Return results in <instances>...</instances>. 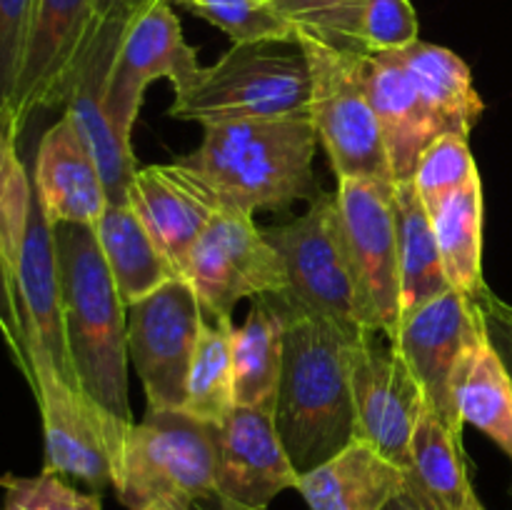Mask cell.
<instances>
[{
  "label": "cell",
  "instance_id": "obj_1",
  "mask_svg": "<svg viewBox=\"0 0 512 510\" xmlns=\"http://www.w3.org/2000/svg\"><path fill=\"white\" fill-rule=\"evenodd\" d=\"M368 333L323 318L290 320L275 425L298 473L318 468L355 440L353 370Z\"/></svg>",
  "mask_w": 512,
  "mask_h": 510
},
{
  "label": "cell",
  "instance_id": "obj_2",
  "mask_svg": "<svg viewBox=\"0 0 512 510\" xmlns=\"http://www.w3.org/2000/svg\"><path fill=\"white\" fill-rule=\"evenodd\" d=\"M65 338L80 388L133 423L128 400V305L120 298L93 225H53Z\"/></svg>",
  "mask_w": 512,
  "mask_h": 510
},
{
  "label": "cell",
  "instance_id": "obj_3",
  "mask_svg": "<svg viewBox=\"0 0 512 510\" xmlns=\"http://www.w3.org/2000/svg\"><path fill=\"white\" fill-rule=\"evenodd\" d=\"M318 133L310 118H258L205 125L183 158L218 193L223 208L253 215L320 195L313 173Z\"/></svg>",
  "mask_w": 512,
  "mask_h": 510
},
{
  "label": "cell",
  "instance_id": "obj_4",
  "mask_svg": "<svg viewBox=\"0 0 512 510\" xmlns=\"http://www.w3.org/2000/svg\"><path fill=\"white\" fill-rule=\"evenodd\" d=\"M170 115L203 128L233 120L310 118L308 60L298 43H233L175 90Z\"/></svg>",
  "mask_w": 512,
  "mask_h": 510
},
{
  "label": "cell",
  "instance_id": "obj_5",
  "mask_svg": "<svg viewBox=\"0 0 512 510\" xmlns=\"http://www.w3.org/2000/svg\"><path fill=\"white\" fill-rule=\"evenodd\" d=\"M113 490L128 510H195L215 500V425L185 410L130 423Z\"/></svg>",
  "mask_w": 512,
  "mask_h": 510
},
{
  "label": "cell",
  "instance_id": "obj_6",
  "mask_svg": "<svg viewBox=\"0 0 512 510\" xmlns=\"http://www.w3.org/2000/svg\"><path fill=\"white\" fill-rule=\"evenodd\" d=\"M263 233L275 245L288 273L285 290L265 298L285 318H323L358 333L370 330L335 195H315L303 215L263 228Z\"/></svg>",
  "mask_w": 512,
  "mask_h": 510
},
{
  "label": "cell",
  "instance_id": "obj_7",
  "mask_svg": "<svg viewBox=\"0 0 512 510\" xmlns=\"http://www.w3.org/2000/svg\"><path fill=\"white\" fill-rule=\"evenodd\" d=\"M310 70V120L338 178L393 180L388 150L365 80L368 50L295 33Z\"/></svg>",
  "mask_w": 512,
  "mask_h": 510
},
{
  "label": "cell",
  "instance_id": "obj_8",
  "mask_svg": "<svg viewBox=\"0 0 512 510\" xmlns=\"http://www.w3.org/2000/svg\"><path fill=\"white\" fill-rule=\"evenodd\" d=\"M25 353L30 368L28 383L43 418V470L80 480L98 493L113 488L130 423L65 380L43 348L28 343Z\"/></svg>",
  "mask_w": 512,
  "mask_h": 510
},
{
  "label": "cell",
  "instance_id": "obj_9",
  "mask_svg": "<svg viewBox=\"0 0 512 510\" xmlns=\"http://www.w3.org/2000/svg\"><path fill=\"white\" fill-rule=\"evenodd\" d=\"M193 285L213 323H233L240 300L265 298L285 290L288 273L275 245L253 215L223 208L190 248L180 270Z\"/></svg>",
  "mask_w": 512,
  "mask_h": 510
},
{
  "label": "cell",
  "instance_id": "obj_10",
  "mask_svg": "<svg viewBox=\"0 0 512 510\" xmlns=\"http://www.w3.org/2000/svg\"><path fill=\"white\" fill-rule=\"evenodd\" d=\"M203 325L205 310L183 275L128 305V355L150 410L185 408L190 363Z\"/></svg>",
  "mask_w": 512,
  "mask_h": 510
},
{
  "label": "cell",
  "instance_id": "obj_11",
  "mask_svg": "<svg viewBox=\"0 0 512 510\" xmlns=\"http://www.w3.org/2000/svg\"><path fill=\"white\" fill-rule=\"evenodd\" d=\"M335 198L365 325L393 338L400 325L395 183L378 178H338Z\"/></svg>",
  "mask_w": 512,
  "mask_h": 510
},
{
  "label": "cell",
  "instance_id": "obj_12",
  "mask_svg": "<svg viewBox=\"0 0 512 510\" xmlns=\"http://www.w3.org/2000/svg\"><path fill=\"white\" fill-rule=\"evenodd\" d=\"M295 470L278 425L275 400L235 405L215 425V503L223 508L268 510L285 490L298 488Z\"/></svg>",
  "mask_w": 512,
  "mask_h": 510
},
{
  "label": "cell",
  "instance_id": "obj_13",
  "mask_svg": "<svg viewBox=\"0 0 512 510\" xmlns=\"http://www.w3.org/2000/svg\"><path fill=\"white\" fill-rule=\"evenodd\" d=\"M198 70V53L185 43L173 3L158 0L130 15L105 90L110 123L130 140L148 85L165 78L173 90H183Z\"/></svg>",
  "mask_w": 512,
  "mask_h": 510
},
{
  "label": "cell",
  "instance_id": "obj_14",
  "mask_svg": "<svg viewBox=\"0 0 512 510\" xmlns=\"http://www.w3.org/2000/svg\"><path fill=\"white\" fill-rule=\"evenodd\" d=\"M355 438L373 445L398 468H408L415 425L423 415V388L385 333L363 338L353 370Z\"/></svg>",
  "mask_w": 512,
  "mask_h": 510
},
{
  "label": "cell",
  "instance_id": "obj_15",
  "mask_svg": "<svg viewBox=\"0 0 512 510\" xmlns=\"http://www.w3.org/2000/svg\"><path fill=\"white\" fill-rule=\"evenodd\" d=\"M98 0H35L28 45L10 105V133L18 140L38 110L65 105Z\"/></svg>",
  "mask_w": 512,
  "mask_h": 510
},
{
  "label": "cell",
  "instance_id": "obj_16",
  "mask_svg": "<svg viewBox=\"0 0 512 510\" xmlns=\"http://www.w3.org/2000/svg\"><path fill=\"white\" fill-rule=\"evenodd\" d=\"M483 325L478 303L458 290H445L400 320L393 335L395 348L418 378L430 410L463 438V420L453 403V375L460 355Z\"/></svg>",
  "mask_w": 512,
  "mask_h": 510
},
{
  "label": "cell",
  "instance_id": "obj_17",
  "mask_svg": "<svg viewBox=\"0 0 512 510\" xmlns=\"http://www.w3.org/2000/svg\"><path fill=\"white\" fill-rule=\"evenodd\" d=\"M128 20L130 18L95 20L78 68H75L68 100H65V115L73 120L98 163L108 203L118 205L128 203L138 163H135L130 140L118 133L105 113V90H108L110 70L123 43Z\"/></svg>",
  "mask_w": 512,
  "mask_h": 510
},
{
  "label": "cell",
  "instance_id": "obj_18",
  "mask_svg": "<svg viewBox=\"0 0 512 510\" xmlns=\"http://www.w3.org/2000/svg\"><path fill=\"white\" fill-rule=\"evenodd\" d=\"M128 203L178 273L195 240L223 210L213 185L183 160L138 168Z\"/></svg>",
  "mask_w": 512,
  "mask_h": 510
},
{
  "label": "cell",
  "instance_id": "obj_19",
  "mask_svg": "<svg viewBox=\"0 0 512 510\" xmlns=\"http://www.w3.org/2000/svg\"><path fill=\"white\" fill-rule=\"evenodd\" d=\"M15 288H18L20 315H23L25 345L33 343L43 348L58 373L78 385L68 338H65L63 290H60L53 223L48 220L35 193L33 203H30L28 230H25L23 248H20L18 270H15Z\"/></svg>",
  "mask_w": 512,
  "mask_h": 510
},
{
  "label": "cell",
  "instance_id": "obj_20",
  "mask_svg": "<svg viewBox=\"0 0 512 510\" xmlns=\"http://www.w3.org/2000/svg\"><path fill=\"white\" fill-rule=\"evenodd\" d=\"M33 193L53 225H95L108 208V193L98 163L65 113L40 138Z\"/></svg>",
  "mask_w": 512,
  "mask_h": 510
},
{
  "label": "cell",
  "instance_id": "obj_21",
  "mask_svg": "<svg viewBox=\"0 0 512 510\" xmlns=\"http://www.w3.org/2000/svg\"><path fill=\"white\" fill-rule=\"evenodd\" d=\"M365 80L395 183L413 180L420 158L443 130L393 50L365 55Z\"/></svg>",
  "mask_w": 512,
  "mask_h": 510
},
{
  "label": "cell",
  "instance_id": "obj_22",
  "mask_svg": "<svg viewBox=\"0 0 512 510\" xmlns=\"http://www.w3.org/2000/svg\"><path fill=\"white\" fill-rule=\"evenodd\" d=\"M295 490L310 510H385L405 493V470L355 438L318 468L300 473Z\"/></svg>",
  "mask_w": 512,
  "mask_h": 510
},
{
  "label": "cell",
  "instance_id": "obj_23",
  "mask_svg": "<svg viewBox=\"0 0 512 510\" xmlns=\"http://www.w3.org/2000/svg\"><path fill=\"white\" fill-rule=\"evenodd\" d=\"M450 390L463 425H475L512 460V375L485 320L460 355Z\"/></svg>",
  "mask_w": 512,
  "mask_h": 510
},
{
  "label": "cell",
  "instance_id": "obj_24",
  "mask_svg": "<svg viewBox=\"0 0 512 510\" xmlns=\"http://www.w3.org/2000/svg\"><path fill=\"white\" fill-rule=\"evenodd\" d=\"M473 493L465 468L463 438L425 405L410 443L405 495L420 510H463Z\"/></svg>",
  "mask_w": 512,
  "mask_h": 510
},
{
  "label": "cell",
  "instance_id": "obj_25",
  "mask_svg": "<svg viewBox=\"0 0 512 510\" xmlns=\"http://www.w3.org/2000/svg\"><path fill=\"white\" fill-rule=\"evenodd\" d=\"M393 53L413 75L443 135L455 133L470 138L480 115L485 113V103L475 90L473 73L465 60L443 45L423 43V40Z\"/></svg>",
  "mask_w": 512,
  "mask_h": 510
},
{
  "label": "cell",
  "instance_id": "obj_26",
  "mask_svg": "<svg viewBox=\"0 0 512 510\" xmlns=\"http://www.w3.org/2000/svg\"><path fill=\"white\" fill-rule=\"evenodd\" d=\"M93 230L125 305L138 303L180 275L150 238L130 203H108Z\"/></svg>",
  "mask_w": 512,
  "mask_h": 510
},
{
  "label": "cell",
  "instance_id": "obj_27",
  "mask_svg": "<svg viewBox=\"0 0 512 510\" xmlns=\"http://www.w3.org/2000/svg\"><path fill=\"white\" fill-rule=\"evenodd\" d=\"M428 215L450 288L475 300L488 288L483 280L485 203L480 175L428 205Z\"/></svg>",
  "mask_w": 512,
  "mask_h": 510
},
{
  "label": "cell",
  "instance_id": "obj_28",
  "mask_svg": "<svg viewBox=\"0 0 512 510\" xmlns=\"http://www.w3.org/2000/svg\"><path fill=\"white\" fill-rule=\"evenodd\" d=\"M395 215H398L400 320H403L450 290V283L445 278L428 208L415 190L413 180L395 183Z\"/></svg>",
  "mask_w": 512,
  "mask_h": 510
},
{
  "label": "cell",
  "instance_id": "obj_29",
  "mask_svg": "<svg viewBox=\"0 0 512 510\" xmlns=\"http://www.w3.org/2000/svg\"><path fill=\"white\" fill-rule=\"evenodd\" d=\"M288 325L290 320L268 298H255L243 323L233 325V370L238 405L278 400Z\"/></svg>",
  "mask_w": 512,
  "mask_h": 510
},
{
  "label": "cell",
  "instance_id": "obj_30",
  "mask_svg": "<svg viewBox=\"0 0 512 510\" xmlns=\"http://www.w3.org/2000/svg\"><path fill=\"white\" fill-rule=\"evenodd\" d=\"M233 325L208 323L200 330L198 348L188 373L185 413L203 423L220 425L235 410V370H233Z\"/></svg>",
  "mask_w": 512,
  "mask_h": 510
},
{
  "label": "cell",
  "instance_id": "obj_31",
  "mask_svg": "<svg viewBox=\"0 0 512 510\" xmlns=\"http://www.w3.org/2000/svg\"><path fill=\"white\" fill-rule=\"evenodd\" d=\"M223 30L233 43H295V25L270 0H168Z\"/></svg>",
  "mask_w": 512,
  "mask_h": 510
},
{
  "label": "cell",
  "instance_id": "obj_32",
  "mask_svg": "<svg viewBox=\"0 0 512 510\" xmlns=\"http://www.w3.org/2000/svg\"><path fill=\"white\" fill-rule=\"evenodd\" d=\"M15 143L18 140L0 123V255L13 278L28 230L30 203H33V183L20 163Z\"/></svg>",
  "mask_w": 512,
  "mask_h": 510
},
{
  "label": "cell",
  "instance_id": "obj_33",
  "mask_svg": "<svg viewBox=\"0 0 512 510\" xmlns=\"http://www.w3.org/2000/svg\"><path fill=\"white\" fill-rule=\"evenodd\" d=\"M273 5L295 25V33L363 50L365 0H273Z\"/></svg>",
  "mask_w": 512,
  "mask_h": 510
},
{
  "label": "cell",
  "instance_id": "obj_34",
  "mask_svg": "<svg viewBox=\"0 0 512 510\" xmlns=\"http://www.w3.org/2000/svg\"><path fill=\"white\" fill-rule=\"evenodd\" d=\"M478 175V163L470 153L468 138L445 133L438 140H433L430 148L423 153L418 168H415L413 185L420 198H423L425 208H428V205L438 203L440 198L450 195L453 190L468 185Z\"/></svg>",
  "mask_w": 512,
  "mask_h": 510
},
{
  "label": "cell",
  "instance_id": "obj_35",
  "mask_svg": "<svg viewBox=\"0 0 512 510\" xmlns=\"http://www.w3.org/2000/svg\"><path fill=\"white\" fill-rule=\"evenodd\" d=\"M3 510H103L98 493H83L65 483L63 475L43 470L38 475H3Z\"/></svg>",
  "mask_w": 512,
  "mask_h": 510
},
{
  "label": "cell",
  "instance_id": "obj_36",
  "mask_svg": "<svg viewBox=\"0 0 512 510\" xmlns=\"http://www.w3.org/2000/svg\"><path fill=\"white\" fill-rule=\"evenodd\" d=\"M35 0H0V123L10 133V105L28 45ZM13 135V133H10Z\"/></svg>",
  "mask_w": 512,
  "mask_h": 510
},
{
  "label": "cell",
  "instance_id": "obj_37",
  "mask_svg": "<svg viewBox=\"0 0 512 510\" xmlns=\"http://www.w3.org/2000/svg\"><path fill=\"white\" fill-rule=\"evenodd\" d=\"M420 23L410 0H365L363 50L388 53L418 43Z\"/></svg>",
  "mask_w": 512,
  "mask_h": 510
},
{
  "label": "cell",
  "instance_id": "obj_38",
  "mask_svg": "<svg viewBox=\"0 0 512 510\" xmlns=\"http://www.w3.org/2000/svg\"><path fill=\"white\" fill-rule=\"evenodd\" d=\"M0 333H3L5 345L10 348L15 365L23 370L25 378H30L28 368V353H25V330H23V315H20L18 303V288H15V278L10 268L5 265L3 255H0Z\"/></svg>",
  "mask_w": 512,
  "mask_h": 510
},
{
  "label": "cell",
  "instance_id": "obj_39",
  "mask_svg": "<svg viewBox=\"0 0 512 510\" xmlns=\"http://www.w3.org/2000/svg\"><path fill=\"white\" fill-rule=\"evenodd\" d=\"M475 303H478L480 313H483L490 340L498 348V353L503 355L505 365H508L512 375V305L490 293L488 288L475 298Z\"/></svg>",
  "mask_w": 512,
  "mask_h": 510
},
{
  "label": "cell",
  "instance_id": "obj_40",
  "mask_svg": "<svg viewBox=\"0 0 512 510\" xmlns=\"http://www.w3.org/2000/svg\"><path fill=\"white\" fill-rule=\"evenodd\" d=\"M98 18H128V15H125V0H98Z\"/></svg>",
  "mask_w": 512,
  "mask_h": 510
},
{
  "label": "cell",
  "instance_id": "obj_41",
  "mask_svg": "<svg viewBox=\"0 0 512 510\" xmlns=\"http://www.w3.org/2000/svg\"><path fill=\"white\" fill-rule=\"evenodd\" d=\"M153 3H158V0H125V15H135V13H140V10H145L148 8V5H153Z\"/></svg>",
  "mask_w": 512,
  "mask_h": 510
},
{
  "label": "cell",
  "instance_id": "obj_42",
  "mask_svg": "<svg viewBox=\"0 0 512 510\" xmlns=\"http://www.w3.org/2000/svg\"><path fill=\"white\" fill-rule=\"evenodd\" d=\"M385 510H420V508L408 498V495L403 493V495H398V498H395Z\"/></svg>",
  "mask_w": 512,
  "mask_h": 510
},
{
  "label": "cell",
  "instance_id": "obj_43",
  "mask_svg": "<svg viewBox=\"0 0 512 510\" xmlns=\"http://www.w3.org/2000/svg\"><path fill=\"white\" fill-rule=\"evenodd\" d=\"M463 510H485V505L483 503H480V498H478V495H470V498H468V503H465L463 505Z\"/></svg>",
  "mask_w": 512,
  "mask_h": 510
},
{
  "label": "cell",
  "instance_id": "obj_44",
  "mask_svg": "<svg viewBox=\"0 0 512 510\" xmlns=\"http://www.w3.org/2000/svg\"><path fill=\"white\" fill-rule=\"evenodd\" d=\"M213 510H243V508H223V505L215 503V508H213Z\"/></svg>",
  "mask_w": 512,
  "mask_h": 510
},
{
  "label": "cell",
  "instance_id": "obj_45",
  "mask_svg": "<svg viewBox=\"0 0 512 510\" xmlns=\"http://www.w3.org/2000/svg\"><path fill=\"white\" fill-rule=\"evenodd\" d=\"M148 510H160V508H148Z\"/></svg>",
  "mask_w": 512,
  "mask_h": 510
},
{
  "label": "cell",
  "instance_id": "obj_46",
  "mask_svg": "<svg viewBox=\"0 0 512 510\" xmlns=\"http://www.w3.org/2000/svg\"><path fill=\"white\" fill-rule=\"evenodd\" d=\"M270 3H273V0H270Z\"/></svg>",
  "mask_w": 512,
  "mask_h": 510
}]
</instances>
